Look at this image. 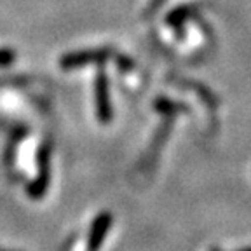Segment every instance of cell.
Segmentation results:
<instances>
[{"mask_svg":"<svg viewBox=\"0 0 251 251\" xmlns=\"http://www.w3.org/2000/svg\"><path fill=\"white\" fill-rule=\"evenodd\" d=\"M0 251H20V250H5V248H0Z\"/></svg>","mask_w":251,"mask_h":251,"instance_id":"30bf717a","label":"cell"},{"mask_svg":"<svg viewBox=\"0 0 251 251\" xmlns=\"http://www.w3.org/2000/svg\"><path fill=\"white\" fill-rule=\"evenodd\" d=\"M112 222H114V216L108 211L100 213L93 220V225L89 228V237H87V251H98L101 248L103 241L108 234V228L112 227Z\"/></svg>","mask_w":251,"mask_h":251,"instance_id":"277c9868","label":"cell"},{"mask_svg":"<svg viewBox=\"0 0 251 251\" xmlns=\"http://www.w3.org/2000/svg\"><path fill=\"white\" fill-rule=\"evenodd\" d=\"M39 175L35 180L31 181L26 187V194L30 199H42L46 196L47 188H49V180H51V169H49V162H51V145L44 143L39 150Z\"/></svg>","mask_w":251,"mask_h":251,"instance_id":"6da1fadb","label":"cell"},{"mask_svg":"<svg viewBox=\"0 0 251 251\" xmlns=\"http://www.w3.org/2000/svg\"><path fill=\"white\" fill-rule=\"evenodd\" d=\"M110 56H112V51L108 47H105V49H87V51L68 52L59 59V65L65 70H72V68L84 67V65H91V63H103Z\"/></svg>","mask_w":251,"mask_h":251,"instance_id":"7a4b0ae2","label":"cell"},{"mask_svg":"<svg viewBox=\"0 0 251 251\" xmlns=\"http://www.w3.org/2000/svg\"><path fill=\"white\" fill-rule=\"evenodd\" d=\"M211 251H220V250H218V248H213V250H211Z\"/></svg>","mask_w":251,"mask_h":251,"instance_id":"7c38bea8","label":"cell"},{"mask_svg":"<svg viewBox=\"0 0 251 251\" xmlns=\"http://www.w3.org/2000/svg\"><path fill=\"white\" fill-rule=\"evenodd\" d=\"M117 65L122 72H129L133 68V61L127 56H117Z\"/></svg>","mask_w":251,"mask_h":251,"instance_id":"ba28073f","label":"cell"},{"mask_svg":"<svg viewBox=\"0 0 251 251\" xmlns=\"http://www.w3.org/2000/svg\"><path fill=\"white\" fill-rule=\"evenodd\" d=\"M153 106L157 108V112H161V114H164V115H175V114H180L181 110H188L185 105L176 103V101H171V100H168V98L155 100Z\"/></svg>","mask_w":251,"mask_h":251,"instance_id":"8992f818","label":"cell"},{"mask_svg":"<svg viewBox=\"0 0 251 251\" xmlns=\"http://www.w3.org/2000/svg\"><path fill=\"white\" fill-rule=\"evenodd\" d=\"M16 61V52L11 49H0V67H7Z\"/></svg>","mask_w":251,"mask_h":251,"instance_id":"52a82bcc","label":"cell"},{"mask_svg":"<svg viewBox=\"0 0 251 251\" xmlns=\"http://www.w3.org/2000/svg\"><path fill=\"white\" fill-rule=\"evenodd\" d=\"M162 4H164V0H152V2H150V5L147 7L145 12L149 14V12H152V11H155V9H159Z\"/></svg>","mask_w":251,"mask_h":251,"instance_id":"9c48e42d","label":"cell"},{"mask_svg":"<svg viewBox=\"0 0 251 251\" xmlns=\"http://www.w3.org/2000/svg\"><path fill=\"white\" fill-rule=\"evenodd\" d=\"M241 251H251V248H244V250H241Z\"/></svg>","mask_w":251,"mask_h":251,"instance_id":"8fae6325","label":"cell"},{"mask_svg":"<svg viewBox=\"0 0 251 251\" xmlns=\"http://www.w3.org/2000/svg\"><path fill=\"white\" fill-rule=\"evenodd\" d=\"M196 12H197L196 5H181V7L175 9V11L168 16V20H166V21H168L173 28L180 30V28H183L185 21H187L188 18H192Z\"/></svg>","mask_w":251,"mask_h":251,"instance_id":"5b68a950","label":"cell"},{"mask_svg":"<svg viewBox=\"0 0 251 251\" xmlns=\"http://www.w3.org/2000/svg\"><path fill=\"white\" fill-rule=\"evenodd\" d=\"M94 101H96V115L98 119L106 124L114 119V108L110 103V93H108V80L103 72H100L96 77V84H94Z\"/></svg>","mask_w":251,"mask_h":251,"instance_id":"3957f363","label":"cell"}]
</instances>
